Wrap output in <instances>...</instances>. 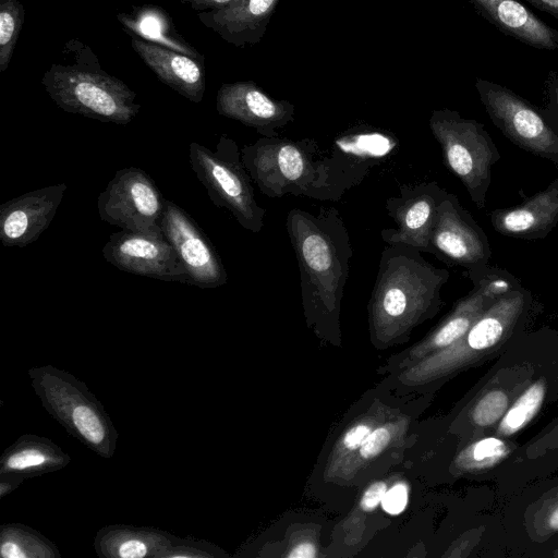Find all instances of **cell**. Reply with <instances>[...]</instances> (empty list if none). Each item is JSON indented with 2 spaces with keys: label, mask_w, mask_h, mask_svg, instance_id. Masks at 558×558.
Segmentation results:
<instances>
[{
  "label": "cell",
  "mask_w": 558,
  "mask_h": 558,
  "mask_svg": "<svg viewBox=\"0 0 558 558\" xmlns=\"http://www.w3.org/2000/svg\"><path fill=\"white\" fill-rule=\"evenodd\" d=\"M22 483L23 482L15 478L0 477V498L11 494L13 490L19 488Z\"/></svg>",
  "instance_id": "obj_41"
},
{
  "label": "cell",
  "mask_w": 558,
  "mask_h": 558,
  "mask_svg": "<svg viewBox=\"0 0 558 558\" xmlns=\"http://www.w3.org/2000/svg\"><path fill=\"white\" fill-rule=\"evenodd\" d=\"M429 129L438 142L447 169L464 185L471 201L483 208L492 181V168L500 154L484 125L451 109L434 110Z\"/></svg>",
  "instance_id": "obj_7"
},
{
  "label": "cell",
  "mask_w": 558,
  "mask_h": 558,
  "mask_svg": "<svg viewBox=\"0 0 558 558\" xmlns=\"http://www.w3.org/2000/svg\"><path fill=\"white\" fill-rule=\"evenodd\" d=\"M407 501V487L403 484H398L386 492L381 506L388 513L398 514L405 508Z\"/></svg>",
  "instance_id": "obj_33"
},
{
  "label": "cell",
  "mask_w": 558,
  "mask_h": 558,
  "mask_svg": "<svg viewBox=\"0 0 558 558\" xmlns=\"http://www.w3.org/2000/svg\"><path fill=\"white\" fill-rule=\"evenodd\" d=\"M189 278L198 288H218L228 281L222 260L211 241L179 205L166 199L160 222Z\"/></svg>",
  "instance_id": "obj_13"
},
{
  "label": "cell",
  "mask_w": 558,
  "mask_h": 558,
  "mask_svg": "<svg viewBox=\"0 0 558 558\" xmlns=\"http://www.w3.org/2000/svg\"><path fill=\"white\" fill-rule=\"evenodd\" d=\"M475 88L486 112L518 147L558 163V131L543 109L498 83L477 77Z\"/></svg>",
  "instance_id": "obj_9"
},
{
  "label": "cell",
  "mask_w": 558,
  "mask_h": 558,
  "mask_svg": "<svg viewBox=\"0 0 558 558\" xmlns=\"http://www.w3.org/2000/svg\"><path fill=\"white\" fill-rule=\"evenodd\" d=\"M396 145V141L386 133L362 129L339 136L335 141L332 151L328 158L354 186Z\"/></svg>",
  "instance_id": "obj_25"
},
{
  "label": "cell",
  "mask_w": 558,
  "mask_h": 558,
  "mask_svg": "<svg viewBox=\"0 0 558 558\" xmlns=\"http://www.w3.org/2000/svg\"><path fill=\"white\" fill-rule=\"evenodd\" d=\"M165 198L142 169L128 167L116 172L97 198L102 221L122 230L162 232Z\"/></svg>",
  "instance_id": "obj_11"
},
{
  "label": "cell",
  "mask_w": 558,
  "mask_h": 558,
  "mask_svg": "<svg viewBox=\"0 0 558 558\" xmlns=\"http://www.w3.org/2000/svg\"><path fill=\"white\" fill-rule=\"evenodd\" d=\"M25 21V8L19 0H0V72L11 61Z\"/></svg>",
  "instance_id": "obj_29"
},
{
  "label": "cell",
  "mask_w": 558,
  "mask_h": 558,
  "mask_svg": "<svg viewBox=\"0 0 558 558\" xmlns=\"http://www.w3.org/2000/svg\"><path fill=\"white\" fill-rule=\"evenodd\" d=\"M554 360L541 369L518 395L490 434L517 440L519 435L534 422L543 408L548 404L550 366Z\"/></svg>",
  "instance_id": "obj_26"
},
{
  "label": "cell",
  "mask_w": 558,
  "mask_h": 558,
  "mask_svg": "<svg viewBox=\"0 0 558 558\" xmlns=\"http://www.w3.org/2000/svg\"><path fill=\"white\" fill-rule=\"evenodd\" d=\"M128 33L135 52L162 83L192 102L202 101L205 92L204 60L146 40L133 32Z\"/></svg>",
  "instance_id": "obj_19"
},
{
  "label": "cell",
  "mask_w": 558,
  "mask_h": 558,
  "mask_svg": "<svg viewBox=\"0 0 558 558\" xmlns=\"http://www.w3.org/2000/svg\"><path fill=\"white\" fill-rule=\"evenodd\" d=\"M280 0H234L222 9L203 11L198 20L236 47L255 45L265 35Z\"/></svg>",
  "instance_id": "obj_21"
},
{
  "label": "cell",
  "mask_w": 558,
  "mask_h": 558,
  "mask_svg": "<svg viewBox=\"0 0 558 558\" xmlns=\"http://www.w3.org/2000/svg\"><path fill=\"white\" fill-rule=\"evenodd\" d=\"M489 217L495 231L502 235L544 239L558 223V178L520 205L493 210Z\"/></svg>",
  "instance_id": "obj_20"
},
{
  "label": "cell",
  "mask_w": 558,
  "mask_h": 558,
  "mask_svg": "<svg viewBox=\"0 0 558 558\" xmlns=\"http://www.w3.org/2000/svg\"><path fill=\"white\" fill-rule=\"evenodd\" d=\"M449 276L446 268L434 266L415 248L387 245L373 287L372 314L389 325L432 314L441 304V289Z\"/></svg>",
  "instance_id": "obj_5"
},
{
  "label": "cell",
  "mask_w": 558,
  "mask_h": 558,
  "mask_svg": "<svg viewBox=\"0 0 558 558\" xmlns=\"http://www.w3.org/2000/svg\"><path fill=\"white\" fill-rule=\"evenodd\" d=\"M428 253L468 270L488 266L492 257L488 238L452 193L447 192L437 207Z\"/></svg>",
  "instance_id": "obj_12"
},
{
  "label": "cell",
  "mask_w": 558,
  "mask_h": 558,
  "mask_svg": "<svg viewBox=\"0 0 558 558\" xmlns=\"http://www.w3.org/2000/svg\"><path fill=\"white\" fill-rule=\"evenodd\" d=\"M208 549H210V545L205 543V541L179 537L178 542L165 554L163 558H205L215 556Z\"/></svg>",
  "instance_id": "obj_30"
},
{
  "label": "cell",
  "mask_w": 558,
  "mask_h": 558,
  "mask_svg": "<svg viewBox=\"0 0 558 558\" xmlns=\"http://www.w3.org/2000/svg\"><path fill=\"white\" fill-rule=\"evenodd\" d=\"M529 558H558V536L542 544L527 556Z\"/></svg>",
  "instance_id": "obj_37"
},
{
  "label": "cell",
  "mask_w": 558,
  "mask_h": 558,
  "mask_svg": "<svg viewBox=\"0 0 558 558\" xmlns=\"http://www.w3.org/2000/svg\"><path fill=\"white\" fill-rule=\"evenodd\" d=\"M558 21V0H522Z\"/></svg>",
  "instance_id": "obj_39"
},
{
  "label": "cell",
  "mask_w": 558,
  "mask_h": 558,
  "mask_svg": "<svg viewBox=\"0 0 558 558\" xmlns=\"http://www.w3.org/2000/svg\"><path fill=\"white\" fill-rule=\"evenodd\" d=\"M62 61L52 63L41 83L57 106L70 113L120 125L130 123L141 105L136 94L108 74L89 46L77 39L62 49Z\"/></svg>",
  "instance_id": "obj_4"
},
{
  "label": "cell",
  "mask_w": 558,
  "mask_h": 558,
  "mask_svg": "<svg viewBox=\"0 0 558 558\" xmlns=\"http://www.w3.org/2000/svg\"><path fill=\"white\" fill-rule=\"evenodd\" d=\"M386 492L387 486L384 482H376L373 485H371L362 497V509L365 511H371L375 509L381 502Z\"/></svg>",
  "instance_id": "obj_34"
},
{
  "label": "cell",
  "mask_w": 558,
  "mask_h": 558,
  "mask_svg": "<svg viewBox=\"0 0 558 558\" xmlns=\"http://www.w3.org/2000/svg\"><path fill=\"white\" fill-rule=\"evenodd\" d=\"M371 429L366 425H357L351 428L344 436L343 442L348 449H356L361 447L368 435Z\"/></svg>",
  "instance_id": "obj_35"
},
{
  "label": "cell",
  "mask_w": 558,
  "mask_h": 558,
  "mask_svg": "<svg viewBox=\"0 0 558 558\" xmlns=\"http://www.w3.org/2000/svg\"><path fill=\"white\" fill-rule=\"evenodd\" d=\"M182 3L190 5L195 11H210L222 9L234 0H180Z\"/></svg>",
  "instance_id": "obj_36"
},
{
  "label": "cell",
  "mask_w": 558,
  "mask_h": 558,
  "mask_svg": "<svg viewBox=\"0 0 558 558\" xmlns=\"http://www.w3.org/2000/svg\"><path fill=\"white\" fill-rule=\"evenodd\" d=\"M447 192L435 181L402 185L399 194L387 198L385 205L397 228L383 229L381 240L387 245H403L428 253L437 207Z\"/></svg>",
  "instance_id": "obj_15"
},
{
  "label": "cell",
  "mask_w": 558,
  "mask_h": 558,
  "mask_svg": "<svg viewBox=\"0 0 558 558\" xmlns=\"http://www.w3.org/2000/svg\"><path fill=\"white\" fill-rule=\"evenodd\" d=\"M500 517L511 556L527 557L557 537L558 475L535 480L506 498Z\"/></svg>",
  "instance_id": "obj_10"
},
{
  "label": "cell",
  "mask_w": 558,
  "mask_h": 558,
  "mask_svg": "<svg viewBox=\"0 0 558 558\" xmlns=\"http://www.w3.org/2000/svg\"><path fill=\"white\" fill-rule=\"evenodd\" d=\"M2 558H60L57 545L37 530L22 523L0 525Z\"/></svg>",
  "instance_id": "obj_28"
},
{
  "label": "cell",
  "mask_w": 558,
  "mask_h": 558,
  "mask_svg": "<svg viewBox=\"0 0 558 558\" xmlns=\"http://www.w3.org/2000/svg\"><path fill=\"white\" fill-rule=\"evenodd\" d=\"M546 107L543 109L558 131V71H551L545 84Z\"/></svg>",
  "instance_id": "obj_31"
},
{
  "label": "cell",
  "mask_w": 558,
  "mask_h": 558,
  "mask_svg": "<svg viewBox=\"0 0 558 558\" xmlns=\"http://www.w3.org/2000/svg\"><path fill=\"white\" fill-rule=\"evenodd\" d=\"M102 255L120 270L189 284L185 269L162 232L121 230L111 233Z\"/></svg>",
  "instance_id": "obj_14"
},
{
  "label": "cell",
  "mask_w": 558,
  "mask_h": 558,
  "mask_svg": "<svg viewBox=\"0 0 558 558\" xmlns=\"http://www.w3.org/2000/svg\"><path fill=\"white\" fill-rule=\"evenodd\" d=\"M288 556L291 558H313L315 556V548L310 543H302L294 547Z\"/></svg>",
  "instance_id": "obj_40"
},
{
  "label": "cell",
  "mask_w": 558,
  "mask_h": 558,
  "mask_svg": "<svg viewBox=\"0 0 558 558\" xmlns=\"http://www.w3.org/2000/svg\"><path fill=\"white\" fill-rule=\"evenodd\" d=\"M558 471V415L520 444L493 480L497 497L506 499L526 484Z\"/></svg>",
  "instance_id": "obj_18"
},
{
  "label": "cell",
  "mask_w": 558,
  "mask_h": 558,
  "mask_svg": "<svg viewBox=\"0 0 558 558\" xmlns=\"http://www.w3.org/2000/svg\"><path fill=\"white\" fill-rule=\"evenodd\" d=\"M286 228L298 260L305 307L318 315H332L343 295L353 256L343 219L332 207L317 213L292 208Z\"/></svg>",
  "instance_id": "obj_1"
},
{
  "label": "cell",
  "mask_w": 558,
  "mask_h": 558,
  "mask_svg": "<svg viewBox=\"0 0 558 558\" xmlns=\"http://www.w3.org/2000/svg\"><path fill=\"white\" fill-rule=\"evenodd\" d=\"M71 457L47 437L21 435L0 458V477L21 482L64 469Z\"/></svg>",
  "instance_id": "obj_23"
},
{
  "label": "cell",
  "mask_w": 558,
  "mask_h": 558,
  "mask_svg": "<svg viewBox=\"0 0 558 558\" xmlns=\"http://www.w3.org/2000/svg\"><path fill=\"white\" fill-rule=\"evenodd\" d=\"M390 433L387 428L380 427L372 432L361 446V456L365 459L377 456L388 445Z\"/></svg>",
  "instance_id": "obj_32"
},
{
  "label": "cell",
  "mask_w": 558,
  "mask_h": 558,
  "mask_svg": "<svg viewBox=\"0 0 558 558\" xmlns=\"http://www.w3.org/2000/svg\"><path fill=\"white\" fill-rule=\"evenodd\" d=\"M68 186L59 183L31 191L0 205V240L3 246L24 247L49 227Z\"/></svg>",
  "instance_id": "obj_17"
},
{
  "label": "cell",
  "mask_w": 558,
  "mask_h": 558,
  "mask_svg": "<svg viewBox=\"0 0 558 558\" xmlns=\"http://www.w3.org/2000/svg\"><path fill=\"white\" fill-rule=\"evenodd\" d=\"M557 355L558 331L555 329H529L517 337L464 402L457 420L462 442L490 434L518 395Z\"/></svg>",
  "instance_id": "obj_2"
},
{
  "label": "cell",
  "mask_w": 558,
  "mask_h": 558,
  "mask_svg": "<svg viewBox=\"0 0 558 558\" xmlns=\"http://www.w3.org/2000/svg\"><path fill=\"white\" fill-rule=\"evenodd\" d=\"M118 20L128 32H133L146 40L166 46L195 59L204 60V57L180 36L170 16L159 7L136 8L132 14H118Z\"/></svg>",
  "instance_id": "obj_27"
},
{
  "label": "cell",
  "mask_w": 558,
  "mask_h": 558,
  "mask_svg": "<svg viewBox=\"0 0 558 558\" xmlns=\"http://www.w3.org/2000/svg\"><path fill=\"white\" fill-rule=\"evenodd\" d=\"M558 402V356L550 366V383L548 392V404Z\"/></svg>",
  "instance_id": "obj_38"
},
{
  "label": "cell",
  "mask_w": 558,
  "mask_h": 558,
  "mask_svg": "<svg viewBox=\"0 0 558 558\" xmlns=\"http://www.w3.org/2000/svg\"><path fill=\"white\" fill-rule=\"evenodd\" d=\"M189 155L192 170L211 202L229 210L242 228L258 233L265 223L266 209L255 198L238 144L223 134L216 151L192 142Z\"/></svg>",
  "instance_id": "obj_8"
},
{
  "label": "cell",
  "mask_w": 558,
  "mask_h": 558,
  "mask_svg": "<svg viewBox=\"0 0 558 558\" xmlns=\"http://www.w3.org/2000/svg\"><path fill=\"white\" fill-rule=\"evenodd\" d=\"M312 138L260 137L241 148L243 165L258 190L271 198L288 194L338 201L353 187Z\"/></svg>",
  "instance_id": "obj_3"
},
{
  "label": "cell",
  "mask_w": 558,
  "mask_h": 558,
  "mask_svg": "<svg viewBox=\"0 0 558 558\" xmlns=\"http://www.w3.org/2000/svg\"><path fill=\"white\" fill-rule=\"evenodd\" d=\"M178 539L150 526L111 524L97 532L94 547L101 558H163Z\"/></svg>",
  "instance_id": "obj_24"
},
{
  "label": "cell",
  "mask_w": 558,
  "mask_h": 558,
  "mask_svg": "<svg viewBox=\"0 0 558 558\" xmlns=\"http://www.w3.org/2000/svg\"><path fill=\"white\" fill-rule=\"evenodd\" d=\"M27 374L44 409L69 435L104 459L113 457L118 430L84 381L52 365L32 367Z\"/></svg>",
  "instance_id": "obj_6"
},
{
  "label": "cell",
  "mask_w": 558,
  "mask_h": 558,
  "mask_svg": "<svg viewBox=\"0 0 558 558\" xmlns=\"http://www.w3.org/2000/svg\"><path fill=\"white\" fill-rule=\"evenodd\" d=\"M469 1L505 35L539 50H558V29L536 16L521 0Z\"/></svg>",
  "instance_id": "obj_22"
},
{
  "label": "cell",
  "mask_w": 558,
  "mask_h": 558,
  "mask_svg": "<svg viewBox=\"0 0 558 558\" xmlns=\"http://www.w3.org/2000/svg\"><path fill=\"white\" fill-rule=\"evenodd\" d=\"M219 114L255 129L262 137H276L294 119V106L269 97L252 81L222 84L217 93Z\"/></svg>",
  "instance_id": "obj_16"
}]
</instances>
